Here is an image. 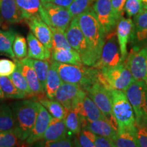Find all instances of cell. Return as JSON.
<instances>
[{
    "label": "cell",
    "mask_w": 147,
    "mask_h": 147,
    "mask_svg": "<svg viewBox=\"0 0 147 147\" xmlns=\"http://www.w3.org/2000/svg\"><path fill=\"white\" fill-rule=\"evenodd\" d=\"M40 102L34 99L18 101L11 104L14 119V133L21 142L29 137L36 122Z\"/></svg>",
    "instance_id": "1"
},
{
    "label": "cell",
    "mask_w": 147,
    "mask_h": 147,
    "mask_svg": "<svg viewBox=\"0 0 147 147\" xmlns=\"http://www.w3.org/2000/svg\"><path fill=\"white\" fill-rule=\"evenodd\" d=\"M76 17L97 63L105 42V34L92 7Z\"/></svg>",
    "instance_id": "2"
},
{
    "label": "cell",
    "mask_w": 147,
    "mask_h": 147,
    "mask_svg": "<svg viewBox=\"0 0 147 147\" xmlns=\"http://www.w3.org/2000/svg\"><path fill=\"white\" fill-rule=\"evenodd\" d=\"M50 63L57 69L62 81L78 84L85 91L92 84L98 81L99 69L93 67L61 63L52 59Z\"/></svg>",
    "instance_id": "3"
},
{
    "label": "cell",
    "mask_w": 147,
    "mask_h": 147,
    "mask_svg": "<svg viewBox=\"0 0 147 147\" xmlns=\"http://www.w3.org/2000/svg\"><path fill=\"white\" fill-rule=\"evenodd\" d=\"M113 112L118 125V131L123 130L136 131V123L133 108L125 91L110 90Z\"/></svg>",
    "instance_id": "4"
},
{
    "label": "cell",
    "mask_w": 147,
    "mask_h": 147,
    "mask_svg": "<svg viewBox=\"0 0 147 147\" xmlns=\"http://www.w3.org/2000/svg\"><path fill=\"white\" fill-rule=\"evenodd\" d=\"M134 80L125 62L113 67L99 69L98 81L110 90L125 91Z\"/></svg>",
    "instance_id": "5"
},
{
    "label": "cell",
    "mask_w": 147,
    "mask_h": 147,
    "mask_svg": "<svg viewBox=\"0 0 147 147\" xmlns=\"http://www.w3.org/2000/svg\"><path fill=\"white\" fill-rule=\"evenodd\" d=\"M65 35L71 49L79 53L84 65L93 67L96 63V60L83 33L79 27L76 17L73 18L65 30Z\"/></svg>",
    "instance_id": "6"
},
{
    "label": "cell",
    "mask_w": 147,
    "mask_h": 147,
    "mask_svg": "<svg viewBox=\"0 0 147 147\" xmlns=\"http://www.w3.org/2000/svg\"><path fill=\"white\" fill-rule=\"evenodd\" d=\"M125 93L133 108L136 123L147 127V84L144 81L134 80Z\"/></svg>",
    "instance_id": "7"
},
{
    "label": "cell",
    "mask_w": 147,
    "mask_h": 147,
    "mask_svg": "<svg viewBox=\"0 0 147 147\" xmlns=\"http://www.w3.org/2000/svg\"><path fill=\"white\" fill-rule=\"evenodd\" d=\"M87 94L99 108L106 119L114 127L118 130V125L113 112L112 95L110 90L100 81L93 83L86 90Z\"/></svg>",
    "instance_id": "8"
},
{
    "label": "cell",
    "mask_w": 147,
    "mask_h": 147,
    "mask_svg": "<svg viewBox=\"0 0 147 147\" xmlns=\"http://www.w3.org/2000/svg\"><path fill=\"white\" fill-rule=\"evenodd\" d=\"M40 16L49 27L64 31L73 18L67 8L46 1H42Z\"/></svg>",
    "instance_id": "9"
},
{
    "label": "cell",
    "mask_w": 147,
    "mask_h": 147,
    "mask_svg": "<svg viewBox=\"0 0 147 147\" xmlns=\"http://www.w3.org/2000/svg\"><path fill=\"white\" fill-rule=\"evenodd\" d=\"M123 62L117 33L116 30L113 31L106 35L100 57L93 67L100 69L104 67H113Z\"/></svg>",
    "instance_id": "10"
},
{
    "label": "cell",
    "mask_w": 147,
    "mask_h": 147,
    "mask_svg": "<svg viewBox=\"0 0 147 147\" xmlns=\"http://www.w3.org/2000/svg\"><path fill=\"white\" fill-rule=\"evenodd\" d=\"M87 95V92L78 84L62 82L57 91L55 99L67 110H72Z\"/></svg>",
    "instance_id": "11"
},
{
    "label": "cell",
    "mask_w": 147,
    "mask_h": 147,
    "mask_svg": "<svg viewBox=\"0 0 147 147\" xmlns=\"http://www.w3.org/2000/svg\"><path fill=\"white\" fill-rule=\"evenodd\" d=\"M92 8L105 36L115 30L119 20L113 11L111 0H95Z\"/></svg>",
    "instance_id": "12"
},
{
    "label": "cell",
    "mask_w": 147,
    "mask_h": 147,
    "mask_svg": "<svg viewBox=\"0 0 147 147\" xmlns=\"http://www.w3.org/2000/svg\"><path fill=\"white\" fill-rule=\"evenodd\" d=\"M125 59L134 80L144 81L147 84V47L138 51H131Z\"/></svg>",
    "instance_id": "13"
},
{
    "label": "cell",
    "mask_w": 147,
    "mask_h": 147,
    "mask_svg": "<svg viewBox=\"0 0 147 147\" xmlns=\"http://www.w3.org/2000/svg\"><path fill=\"white\" fill-rule=\"evenodd\" d=\"M133 23L130 37L132 51H138L147 47V10L144 9L134 16Z\"/></svg>",
    "instance_id": "14"
},
{
    "label": "cell",
    "mask_w": 147,
    "mask_h": 147,
    "mask_svg": "<svg viewBox=\"0 0 147 147\" xmlns=\"http://www.w3.org/2000/svg\"><path fill=\"white\" fill-rule=\"evenodd\" d=\"M31 32L35 37L48 48L53 49V34L50 27L40 18V16H33L25 19Z\"/></svg>",
    "instance_id": "15"
},
{
    "label": "cell",
    "mask_w": 147,
    "mask_h": 147,
    "mask_svg": "<svg viewBox=\"0 0 147 147\" xmlns=\"http://www.w3.org/2000/svg\"><path fill=\"white\" fill-rule=\"evenodd\" d=\"M74 109L76 110L81 118L82 129L87 122H91L98 119H106L95 102L91 100V97L88 96L87 94Z\"/></svg>",
    "instance_id": "16"
},
{
    "label": "cell",
    "mask_w": 147,
    "mask_h": 147,
    "mask_svg": "<svg viewBox=\"0 0 147 147\" xmlns=\"http://www.w3.org/2000/svg\"><path fill=\"white\" fill-rule=\"evenodd\" d=\"M52 118V115L40 103L39 110H38V113L34 127L29 134V137L25 140L27 144H33L40 140Z\"/></svg>",
    "instance_id": "17"
},
{
    "label": "cell",
    "mask_w": 147,
    "mask_h": 147,
    "mask_svg": "<svg viewBox=\"0 0 147 147\" xmlns=\"http://www.w3.org/2000/svg\"><path fill=\"white\" fill-rule=\"evenodd\" d=\"M133 25V20H131V18L121 17L119 20L116 27V33L120 48L121 59L123 62L127 57V45L131 37Z\"/></svg>",
    "instance_id": "18"
},
{
    "label": "cell",
    "mask_w": 147,
    "mask_h": 147,
    "mask_svg": "<svg viewBox=\"0 0 147 147\" xmlns=\"http://www.w3.org/2000/svg\"><path fill=\"white\" fill-rule=\"evenodd\" d=\"M14 60L16 65L20 67L21 72L26 79L33 95H39L45 93V91L42 87L36 71L32 66L25 59V58L21 60L16 59Z\"/></svg>",
    "instance_id": "19"
},
{
    "label": "cell",
    "mask_w": 147,
    "mask_h": 147,
    "mask_svg": "<svg viewBox=\"0 0 147 147\" xmlns=\"http://www.w3.org/2000/svg\"><path fill=\"white\" fill-rule=\"evenodd\" d=\"M69 133V131L66 127L64 120L53 117L40 140H61L70 136Z\"/></svg>",
    "instance_id": "20"
},
{
    "label": "cell",
    "mask_w": 147,
    "mask_h": 147,
    "mask_svg": "<svg viewBox=\"0 0 147 147\" xmlns=\"http://www.w3.org/2000/svg\"><path fill=\"white\" fill-rule=\"evenodd\" d=\"M27 57L38 60H50L51 51L45 47L35 37L32 32L27 34Z\"/></svg>",
    "instance_id": "21"
},
{
    "label": "cell",
    "mask_w": 147,
    "mask_h": 147,
    "mask_svg": "<svg viewBox=\"0 0 147 147\" xmlns=\"http://www.w3.org/2000/svg\"><path fill=\"white\" fill-rule=\"evenodd\" d=\"M82 129H87L95 135L108 138L113 140L114 142L118 135V130L114 127L106 119H98L87 122Z\"/></svg>",
    "instance_id": "22"
},
{
    "label": "cell",
    "mask_w": 147,
    "mask_h": 147,
    "mask_svg": "<svg viewBox=\"0 0 147 147\" xmlns=\"http://www.w3.org/2000/svg\"><path fill=\"white\" fill-rule=\"evenodd\" d=\"M0 18L10 24L23 21V18L16 0H0Z\"/></svg>",
    "instance_id": "23"
},
{
    "label": "cell",
    "mask_w": 147,
    "mask_h": 147,
    "mask_svg": "<svg viewBox=\"0 0 147 147\" xmlns=\"http://www.w3.org/2000/svg\"><path fill=\"white\" fill-rule=\"evenodd\" d=\"M51 59L61 63L82 65L81 57L73 49H59L51 50Z\"/></svg>",
    "instance_id": "24"
},
{
    "label": "cell",
    "mask_w": 147,
    "mask_h": 147,
    "mask_svg": "<svg viewBox=\"0 0 147 147\" xmlns=\"http://www.w3.org/2000/svg\"><path fill=\"white\" fill-rule=\"evenodd\" d=\"M62 80L55 69V67L50 63V67L48 71L47 81H46L45 92L47 97L51 100L55 99L57 91L62 83Z\"/></svg>",
    "instance_id": "25"
},
{
    "label": "cell",
    "mask_w": 147,
    "mask_h": 147,
    "mask_svg": "<svg viewBox=\"0 0 147 147\" xmlns=\"http://www.w3.org/2000/svg\"><path fill=\"white\" fill-rule=\"evenodd\" d=\"M38 100L49 111V113L52 115L53 117L59 119H63V120L65 119L68 110L59 101L55 100V99L51 100L48 97L46 98L43 97H39Z\"/></svg>",
    "instance_id": "26"
},
{
    "label": "cell",
    "mask_w": 147,
    "mask_h": 147,
    "mask_svg": "<svg viewBox=\"0 0 147 147\" xmlns=\"http://www.w3.org/2000/svg\"><path fill=\"white\" fill-rule=\"evenodd\" d=\"M23 20L33 16H40L41 0H16Z\"/></svg>",
    "instance_id": "27"
},
{
    "label": "cell",
    "mask_w": 147,
    "mask_h": 147,
    "mask_svg": "<svg viewBox=\"0 0 147 147\" xmlns=\"http://www.w3.org/2000/svg\"><path fill=\"white\" fill-rule=\"evenodd\" d=\"M16 33L13 29L8 31H0V54L8 55L15 59V55L12 50L14 40Z\"/></svg>",
    "instance_id": "28"
},
{
    "label": "cell",
    "mask_w": 147,
    "mask_h": 147,
    "mask_svg": "<svg viewBox=\"0 0 147 147\" xmlns=\"http://www.w3.org/2000/svg\"><path fill=\"white\" fill-rule=\"evenodd\" d=\"M28 63L32 66L36 71L38 80L41 84L42 87L45 91L46 81H47L48 71L50 67V60H38L31 58H25Z\"/></svg>",
    "instance_id": "29"
},
{
    "label": "cell",
    "mask_w": 147,
    "mask_h": 147,
    "mask_svg": "<svg viewBox=\"0 0 147 147\" xmlns=\"http://www.w3.org/2000/svg\"><path fill=\"white\" fill-rule=\"evenodd\" d=\"M8 77L11 79L18 91L22 93L25 97L34 96L29 89L26 79L23 76V73L21 72L20 67L17 65H16V67L14 72Z\"/></svg>",
    "instance_id": "30"
},
{
    "label": "cell",
    "mask_w": 147,
    "mask_h": 147,
    "mask_svg": "<svg viewBox=\"0 0 147 147\" xmlns=\"http://www.w3.org/2000/svg\"><path fill=\"white\" fill-rule=\"evenodd\" d=\"M0 88L5 98L14 100H23L26 98L18 91L8 76H0Z\"/></svg>",
    "instance_id": "31"
},
{
    "label": "cell",
    "mask_w": 147,
    "mask_h": 147,
    "mask_svg": "<svg viewBox=\"0 0 147 147\" xmlns=\"http://www.w3.org/2000/svg\"><path fill=\"white\" fill-rule=\"evenodd\" d=\"M14 119L12 110L7 104L0 105V131H13Z\"/></svg>",
    "instance_id": "32"
},
{
    "label": "cell",
    "mask_w": 147,
    "mask_h": 147,
    "mask_svg": "<svg viewBox=\"0 0 147 147\" xmlns=\"http://www.w3.org/2000/svg\"><path fill=\"white\" fill-rule=\"evenodd\" d=\"M115 144L116 146L118 147L139 146L136 131L123 130L118 131V135L115 140Z\"/></svg>",
    "instance_id": "33"
},
{
    "label": "cell",
    "mask_w": 147,
    "mask_h": 147,
    "mask_svg": "<svg viewBox=\"0 0 147 147\" xmlns=\"http://www.w3.org/2000/svg\"><path fill=\"white\" fill-rule=\"evenodd\" d=\"M63 120L66 127L70 134L77 135L82 130L81 118L76 110H68Z\"/></svg>",
    "instance_id": "34"
},
{
    "label": "cell",
    "mask_w": 147,
    "mask_h": 147,
    "mask_svg": "<svg viewBox=\"0 0 147 147\" xmlns=\"http://www.w3.org/2000/svg\"><path fill=\"white\" fill-rule=\"evenodd\" d=\"M75 138L74 146L82 147H95V140L96 135L87 129H82Z\"/></svg>",
    "instance_id": "35"
},
{
    "label": "cell",
    "mask_w": 147,
    "mask_h": 147,
    "mask_svg": "<svg viewBox=\"0 0 147 147\" xmlns=\"http://www.w3.org/2000/svg\"><path fill=\"white\" fill-rule=\"evenodd\" d=\"M53 34V49H71L66 38L65 31L50 27Z\"/></svg>",
    "instance_id": "36"
},
{
    "label": "cell",
    "mask_w": 147,
    "mask_h": 147,
    "mask_svg": "<svg viewBox=\"0 0 147 147\" xmlns=\"http://www.w3.org/2000/svg\"><path fill=\"white\" fill-rule=\"evenodd\" d=\"M12 50L17 59H23L27 56L28 47L25 37L16 34L12 45Z\"/></svg>",
    "instance_id": "37"
},
{
    "label": "cell",
    "mask_w": 147,
    "mask_h": 147,
    "mask_svg": "<svg viewBox=\"0 0 147 147\" xmlns=\"http://www.w3.org/2000/svg\"><path fill=\"white\" fill-rule=\"evenodd\" d=\"M94 1L95 0H74L67 9L72 17L74 18L91 8Z\"/></svg>",
    "instance_id": "38"
},
{
    "label": "cell",
    "mask_w": 147,
    "mask_h": 147,
    "mask_svg": "<svg viewBox=\"0 0 147 147\" xmlns=\"http://www.w3.org/2000/svg\"><path fill=\"white\" fill-rule=\"evenodd\" d=\"M144 10L142 0H127L124 11L129 18L134 17Z\"/></svg>",
    "instance_id": "39"
},
{
    "label": "cell",
    "mask_w": 147,
    "mask_h": 147,
    "mask_svg": "<svg viewBox=\"0 0 147 147\" xmlns=\"http://www.w3.org/2000/svg\"><path fill=\"white\" fill-rule=\"evenodd\" d=\"M21 142L13 131H0V147H12Z\"/></svg>",
    "instance_id": "40"
},
{
    "label": "cell",
    "mask_w": 147,
    "mask_h": 147,
    "mask_svg": "<svg viewBox=\"0 0 147 147\" xmlns=\"http://www.w3.org/2000/svg\"><path fill=\"white\" fill-rule=\"evenodd\" d=\"M36 146L46 147H70L74 146V140L70 136L53 141H38Z\"/></svg>",
    "instance_id": "41"
},
{
    "label": "cell",
    "mask_w": 147,
    "mask_h": 147,
    "mask_svg": "<svg viewBox=\"0 0 147 147\" xmlns=\"http://www.w3.org/2000/svg\"><path fill=\"white\" fill-rule=\"evenodd\" d=\"M16 64L15 61H12L7 59H0V76H9L15 70Z\"/></svg>",
    "instance_id": "42"
},
{
    "label": "cell",
    "mask_w": 147,
    "mask_h": 147,
    "mask_svg": "<svg viewBox=\"0 0 147 147\" xmlns=\"http://www.w3.org/2000/svg\"><path fill=\"white\" fill-rule=\"evenodd\" d=\"M136 136L139 146L147 147V127L136 125Z\"/></svg>",
    "instance_id": "43"
},
{
    "label": "cell",
    "mask_w": 147,
    "mask_h": 147,
    "mask_svg": "<svg viewBox=\"0 0 147 147\" xmlns=\"http://www.w3.org/2000/svg\"><path fill=\"white\" fill-rule=\"evenodd\" d=\"M126 1L127 0H111L113 11L118 20L123 15L124 6Z\"/></svg>",
    "instance_id": "44"
},
{
    "label": "cell",
    "mask_w": 147,
    "mask_h": 147,
    "mask_svg": "<svg viewBox=\"0 0 147 147\" xmlns=\"http://www.w3.org/2000/svg\"><path fill=\"white\" fill-rule=\"evenodd\" d=\"M95 147H114L116 146L113 140L108 138L97 136L95 140Z\"/></svg>",
    "instance_id": "45"
},
{
    "label": "cell",
    "mask_w": 147,
    "mask_h": 147,
    "mask_svg": "<svg viewBox=\"0 0 147 147\" xmlns=\"http://www.w3.org/2000/svg\"><path fill=\"white\" fill-rule=\"evenodd\" d=\"M73 1L74 0H42V1L50 2L66 8H68Z\"/></svg>",
    "instance_id": "46"
},
{
    "label": "cell",
    "mask_w": 147,
    "mask_h": 147,
    "mask_svg": "<svg viewBox=\"0 0 147 147\" xmlns=\"http://www.w3.org/2000/svg\"><path fill=\"white\" fill-rule=\"evenodd\" d=\"M5 98L4 95H3L2 91H1V88H0V102H1Z\"/></svg>",
    "instance_id": "47"
},
{
    "label": "cell",
    "mask_w": 147,
    "mask_h": 147,
    "mask_svg": "<svg viewBox=\"0 0 147 147\" xmlns=\"http://www.w3.org/2000/svg\"><path fill=\"white\" fill-rule=\"evenodd\" d=\"M143 5H144V9H146L147 10V0H142Z\"/></svg>",
    "instance_id": "48"
},
{
    "label": "cell",
    "mask_w": 147,
    "mask_h": 147,
    "mask_svg": "<svg viewBox=\"0 0 147 147\" xmlns=\"http://www.w3.org/2000/svg\"><path fill=\"white\" fill-rule=\"evenodd\" d=\"M146 109H147V93H146Z\"/></svg>",
    "instance_id": "49"
},
{
    "label": "cell",
    "mask_w": 147,
    "mask_h": 147,
    "mask_svg": "<svg viewBox=\"0 0 147 147\" xmlns=\"http://www.w3.org/2000/svg\"></svg>",
    "instance_id": "50"
},
{
    "label": "cell",
    "mask_w": 147,
    "mask_h": 147,
    "mask_svg": "<svg viewBox=\"0 0 147 147\" xmlns=\"http://www.w3.org/2000/svg\"><path fill=\"white\" fill-rule=\"evenodd\" d=\"M41 1H42V0H41Z\"/></svg>",
    "instance_id": "51"
}]
</instances>
